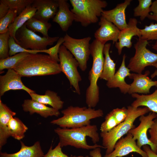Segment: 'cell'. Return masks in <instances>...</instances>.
I'll return each instance as SVG.
<instances>
[{"mask_svg": "<svg viewBox=\"0 0 157 157\" xmlns=\"http://www.w3.org/2000/svg\"><path fill=\"white\" fill-rule=\"evenodd\" d=\"M54 131L58 136L62 147L71 146L88 150L97 147L105 149L96 143L100 138L96 125L90 124L72 128L58 127Z\"/></svg>", "mask_w": 157, "mask_h": 157, "instance_id": "obj_1", "label": "cell"}, {"mask_svg": "<svg viewBox=\"0 0 157 157\" xmlns=\"http://www.w3.org/2000/svg\"><path fill=\"white\" fill-rule=\"evenodd\" d=\"M22 77L55 75L61 72L58 62L48 55L29 53L13 69Z\"/></svg>", "mask_w": 157, "mask_h": 157, "instance_id": "obj_2", "label": "cell"}, {"mask_svg": "<svg viewBox=\"0 0 157 157\" xmlns=\"http://www.w3.org/2000/svg\"><path fill=\"white\" fill-rule=\"evenodd\" d=\"M105 44L95 39L90 44L92 64L89 73L90 85L86 90V103L88 107H95L99 101V90L97 84L102 72L104 61L103 51Z\"/></svg>", "mask_w": 157, "mask_h": 157, "instance_id": "obj_3", "label": "cell"}, {"mask_svg": "<svg viewBox=\"0 0 157 157\" xmlns=\"http://www.w3.org/2000/svg\"><path fill=\"white\" fill-rule=\"evenodd\" d=\"M63 116L51 122L53 124L62 128L80 127L90 124V120L102 117L103 111L101 109L86 107L70 106L61 111Z\"/></svg>", "mask_w": 157, "mask_h": 157, "instance_id": "obj_4", "label": "cell"}, {"mask_svg": "<svg viewBox=\"0 0 157 157\" xmlns=\"http://www.w3.org/2000/svg\"><path fill=\"white\" fill-rule=\"evenodd\" d=\"M127 109L128 115L124 122L109 131L100 133L102 146L106 149V155L110 154L113 151L116 143L123 135L127 134L130 130L135 128L133 124L138 117L150 111L146 107L135 108L129 106H127Z\"/></svg>", "mask_w": 157, "mask_h": 157, "instance_id": "obj_5", "label": "cell"}, {"mask_svg": "<svg viewBox=\"0 0 157 157\" xmlns=\"http://www.w3.org/2000/svg\"><path fill=\"white\" fill-rule=\"evenodd\" d=\"M72 7L71 10L74 16V21L87 27L97 22L101 16L103 9L108 5L107 2L101 0H70Z\"/></svg>", "mask_w": 157, "mask_h": 157, "instance_id": "obj_6", "label": "cell"}, {"mask_svg": "<svg viewBox=\"0 0 157 157\" xmlns=\"http://www.w3.org/2000/svg\"><path fill=\"white\" fill-rule=\"evenodd\" d=\"M15 38L16 43L23 48L36 50L47 49L48 46L53 45L59 38L41 37L28 28L25 24L17 31Z\"/></svg>", "mask_w": 157, "mask_h": 157, "instance_id": "obj_7", "label": "cell"}, {"mask_svg": "<svg viewBox=\"0 0 157 157\" xmlns=\"http://www.w3.org/2000/svg\"><path fill=\"white\" fill-rule=\"evenodd\" d=\"M148 41L139 38L134 45L135 52L131 58L127 67L130 71L142 74L145 68L157 62V54L147 49Z\"/></svg>", "mask_w": 157, "mask_h": 157, "instance_id": "obj_8", "label": "cell"}, {"mask_svg": "<svg viewBox=\"0 0 157 157\" xmlns=\"http://www.w3.org/2000/svg\"><path fill=\"white\" fill-rule=\"evenodd\" d=\"M58 56L61 72L65 74L76 92L80 94L79 83L82 80V78L78 70V67H79L78 62L63 45L59 49Z\"/></svg>", "mask_w": 157, "mask_h": 157, "instance_id": "obj_9", "label": "cell"}, {"mask_svg": "<svg viewBox=\"0 0 157 157\" xmlns=\"http://www.w3.org/2000/svg\"><path fill=\"white\" fill-rule=\"evenodd\" d=\"M63 38L64 41L62 45L77 61L81 70L85 71L87 68V62L90 55V42L91 39V37L76 39L66 33Z\"/></svg>", "mask_w": 157, "mask_h": 157, "instance_id": "obj_10", "label": "cell"}, {"mask_svg": "<svg viewBox=\"0 0 157 157\" xmlns=\"http://www.w3.org/2000/svg\"><path fill=\"white\" fill-rule=\"evenodd\" d=\"M157 118L156 114L153 112L147 116L142 115L139 118L140 123L138 126L129 131L128 133L132 135L133 139L137 140V144L139 148L147 145L153 151H155V146L148 138L147 132L153 124V119Z\"/></svg>", "mask_w": 157, "mask_h": 157, "instance_id": "obj_11", "label": "cell"}, {"mask_svg": "<svg viewBox=\"0 0 157 157\" xmlns=\"http://www.w3.org/2000/svg\"><path fill=\"white\" fill-rule=\"evenodd\" d=\"M132 152L136 153L142 157H148L146 152L138 146L132 135L128 133L125 137H122L117 142L113 151L104 157H123Z\"/></svg>", "mask_w": 157, "mask_h": 157, "instance_id": "obj_12", "label": "cell"}, {"mask_svg": "<svg viewBox=\"0 0 157 157\" xmlns=\"http://www.w3.org/2000/svg\"><path fill=\"white\" fill-rule=\"evenodd\" d=\"M21 76L13 69H9L6 74L0 76V97L10 90H23L29 94L35 92L26 87L21 80Z\"/></svg>", "mask_w": 157, "mask_h": 157, "instance_id": "obj_13", "label": "cell"}, {"mask_svg": "<svg viewBox=\"0 0 157 157\" xmlns=\"http://www.w3.org/2000/svg\"><path fill=\"white\" fill-rule=\"evenodd\" d=\"M137 20L134 18L129 19L127 26L120 31L118 38V41L115 43V47L117 50L119 55L121 54L122 49L124 47L130 48L132 46L131 40L133 37L137 36L141 37L140 29L137 26Z\"/></svg>", "mask_w": 157, "mask_h": 157, "instance_id": "obj_14", "label": "cell"}, {"mask_svg": "<svg viewBox=\"0 0 157 157\" xmlns=\"http://www.w3.org/2000/svg\"><path fill=\"white\" fill-rule=\"evenodd\" d=\"M131 0H125L118 4L114 8L109 10H103L101 16L113 23L120 31L128 26L126 20V9L130 4Z\"/></svg>", "mask_w": 157, "mask_h": 157, "instance_id": "obj_15", "label": "cell"}, {"mask_svg": "<svg viewBox=\"0 0 157 157\" xmlns=\"http://www.w3.org/2000/svg\"><path fill=\"white\" fill-rule=\"evenodd\" d=\"M31 6L37 10L33 17L46 22L54 18L59 6L58 0H34Z\"/></svg>", "mask_w": 157, "mask_h": 157, "instance_id": "obj_16", "label": "cell"}, {"mask_svg": "<svg viewBox=\"0 0 157 157\" xmlns=\"http://www.w3.org/2000/svg\"><path fill=\"white\" fill-rule=\"evenodd\" d=\"M150 74L149 70L145 71L144 74L131 73L129 76L133 79L130 84L128 93L130 94L133 93H142L147 94L150 93V88L153 86L157 87V81H153L148 76Z\"/></svg>", "mask_w": 157, "mask_h": 157, "instance_id": "obj_17", "label": "cell"}, {"mask_svg": "<svg viewBox=\"0 0 157 157\" xmlns=\"http://www.w3.org/2000/svg\"><path fill=\"white\" fill-rule=\"evenodd\" d=\"M99 25L100 27L94 33L95 39L104 44L110 40L117 42L120 30L114 24L101 16Z\"/></svg>", "mask_w": 157, "mask_h": 157, "instance_id": "obj_18", "label": "cell"}, {"mask_svg": "<svg viewBox=\"0 0 157 157\" xmlns=\"http://www.w3.org/2000/svg\"><path fill=\"white\" fill-rule=\"evenodd\" d=\"M126 57V55L124 54L122 57L121 65L118 69L113 78L107 81L106 83L108 88H118L121 92L124 94L128 93L130 88V84H127L125 79L131 74L130 69L125 65Z\"/></svg>", "mask_w": 157, "mask_h": 157, "instance_id": "obj_19", "label": "cell"}, {"mask_svg": "<svg viewBox=\"0 0 157 157\" xmlns=\"http://www.w3.org/2000/svg\"><path fill=\"white\" fill-rule=\"evenodd\" d=\"M58 0V9L53 21L57 23L63 31L66 32L74 21V15L69 9L67 0Z\"/></svg>", "mask_w": 157, "mask_h": 157, "instance_id": "obj_20", "label": "cell"}, {"mask_svg": "<svg viewBox=\"0 0 157 157\" xmlns=\"http://www.w3.org/2000/svg\"><path fill=\"white\" fill-rule=\"evenodd\" d=\"M22 106L24 112H28L31 115L35 113L45 118L53 116L58 117L60 114L59 110L32 99L24 100Z\"/></svg>", "mask_w": 157, "mask_h": 157, "instance_id": "obj_21", "label": "cell"}, {"mask_svg": "<svg viewBox=\"0 0 157 157\" xmlns=\"http://www.w3.org/2000/svg\"><path fill=\"white\" fill-rule=\"evenodd\" d=\"M16 113L12 111L0 99V149L6 143L10 137L8 131L9 122Z\"/></svg>", "mask_w": 157, "mask_h": 157, "instance_id": "obj_22", "label": "cell"}, {"mask_svg": "<svg viewBox=\"0 0 157 157\" xmlns=\"http://www.w3.org/2000/svg\"><path fill=\"white\" fill-rule=\"evenodd\" d=\"M20 144L21 148L18 152L13 154L1 152L0 157H44V153L39 141L30 146L26 145L21 141Z\"/></svg>", "mask_w": 157, "mask_h": 157, "instance_id": "obj_23", "label": "cell"}, {"mask_svg": "<svg viewBox=\"0 0 157 157\" xmlns=\"http://www.w3.org/2000/svg\"><path fill=\"white\" fill-rule=\"evenodd\" d=\"M31 99L44 105H49L52 108L59 110L63 108L64 102L62 101L57 93L53 91L47 90L43 95L35 92L30 94Z\"/></svg>", "mask_w": 157, "mask_h": 157, "instance_id": "obj_24", "label": "cell"}, {"mask_svg": "<svg viewBox=\"0 0 157 157\" xmlns=\"http://www.w3.org/2000/svg\"><path fill=\"white\" fill-rule=\"evenodd\" d=\"M131 95L135 99L131 106L135 108L141 106L147 107L150 111L155 113L157 115V87L155 91L151 94L140 95L133 93Z\"/></svg>", "mask_w": 157, "mask_h": 157, "instance_id": "obj_25", "label": "cell"}, {"mask_svg": "<svg viewBox=\"0 0 157 157\" xmlns=\"http://www.w3.org/2000/svg\"><path fill=\"white\" fill-rule=\"evenodd\" d=\"M36 9L31 5L27 6L20 14L17 15L13 22L8 26L10 36L16 40L15 34L17 31L30 19L33 17Z\"/></svg>", "mask_w": 157, "mask_h": 157, "instance_id": "obj_26", "label": "cell"}, {"mask_svg": "<svg viewBox=\"0 0 157 157\" xmlns=\"http://www.w3.org/2000/svg\"><path fill=\"white\" fill-rule=\"evenodd\" d=\"M110 43H106L104 46L103 53L105 55L103 69L99 78L108 81L111 79L115 72L116 64L111 58L109 50Z\"/></svg>", "mask_w": 157, "mask_h": 157, "instance_id": "obj_27", "label": "cell"}, {"mask_svg": "<svg viewBox=\"0 0 157 157\" xmlns=\"http://www.w3.org/2000/svg\"><path fill=\"white\" fill-rule=\"evenodd\" d=\"M28 128L19 118L12 117L8 126L9 135L15 139L20 140L25 137V133Z\"/></svg>", "mask_w": 157, "mask_h": 157, "instance_id": "obj_28", "label": "cell"}, {"mask_svg": "<svg viewBox=\"0 0 157 157\" xmlns=\"http://www.w3.org/2000/svg\"><path fill=\"white\" fill-rule=\"evenodd\" d=\"M25 24L26 27L33 32L40 33L43 35V37H49L48 31L51 26V24L50 23L33 17L28 20Z\"/></svg>", "mask_w": 157, "mask_h": 157, "instance_id": "obj_29", "label": "cell"}, {"mask_svg": "<svg viewBox=\"0 0 157 157\" xmlns=\"http://www.w3.org/2000/svg\"><path fill=\"white\" fill-rule=\"evenodd\" d=\"M29 54L22 52L17 53L7 58L0 60V70L5 69H13L17 65Z\"/></svg>", "mask_w": 157, "mask_h": 157, "instance_id": "obj_30", "label": "cell"}, {"mask_svg": "<svg viewBox=\"0 0 157 157\" xmlns=\"http://www.w3.org/2000/svg\"><path fill=\"white\" fill-rule=\"evenodd\" d=\"M138 4L133 9L134 17H140L143 21L147 17L150 12V7L152 3L151 0H138Z\"/></svg>", "mask_w": 157, "mask_h": 157, "instance_id": "obj_31", "label": "cell"}, {"mask_svg": "<svg viewBox=\"0 0 157 157\" xmlns=\"http://www.w3.org/2000/svg\"><path fill=\"white\" fill-rule=\"evenodd\" d=\"M0 1L7 5L10 9L16 10L18 15L27 6L31 5L34 0H1Z\"/></svg>", "mask_w": 157, "mask_h": 157, "instance_id": "obj_32", "label": "cell"}, {"mask_svg": "<svg viewBox=\"0 0 157 157\" xmlns=\"http://www.w3.org/2000/svg\"><path fill=\"white\" fill-rule=\"evenodd\" d=\"M142 39L146 40H157V24L152 23L144 28L140 29Z\"/></svg>", "mask_w": 157, "mask_h": 157, "instance_id": "obj_33", "label": "cell"}, {"mask_svg": "<svg viewBox=\"0 0 157 157\" xmlns=\"http://www.w3.org/2000/svg\"><path fill=\"white\" fill-rule=\"evenodd\" d=\"M17 16L16 10L10 9L7 14L0 19V34L8 31L9 26L13 22Z\"/></svg>", "mask_w": 157, "mask_h": 157, "instance_id": "obj_34", "label": "cell"}, {"mask_svg": "<svg viewBox=\"0 0 157 157\" xmlns=\"http://www.w3.org/2000/svg\"><path fill=\"white\" fill-rule=\"evenodd\" d=\"M8 44L9 48V55L10 56H13L17 53L22 52L28 53H37L42 52L41 50H32L25 49L17 44L14 38L10 37Z\"/></svg>", "mask_w": 157, "mask_h": 157, "instance_id": "obj_35", "label": "cell"}, {"mask_svg": "<svg viewBox=\"0 0 157 157\" xmlns=\"http://www.w3.org/2000/svg\"><path fill=\"white\" fill-rule=\"evenodd\" d=\"M10 37L9 31L4 33L0 34V59H4L9 57L8 41Z\"/></svg>", "mask_w": 157, "mask_h": 157, "instance_id": "obj_36", "label": "cell"}, {"mask_svg": "<svg viewBox=\"0 0 157 157\" xmlns=\"http://www.w3.org/2000/svg\"><path fill=\"white\" fill-rule=\"evenodd\" d=\"M105 119L101 126V132L109 131L118 125L112 111L106 116Z\"/></svg>", "mask_w": 157, "mask_h": 157, "instance_id": "obj_37", "label": "cell"}, {"mask_svg": "<svg viewBox=\"0 0 157 157\" xmlns=\"http://www.w3.org/2000/svg\"><path fill=\"white\" fill-rule=\"evenodd\" d=\"M63 37H60L54 46L48 49L42 50V52L47 53L52 58L59 62L58 52L60 46L64 42Z\"/></svg>", "mask_w": 157, "mask_h": 157, "instance_id": "obj_38", "label": "cell"}, {"mask_svg": "<svg viewBox=\"0 0 157 157\" xmlns=\"http://www.w3.org/2000/svg\"><path fill=\"white\" fill-rule=\"evenodd\" d=\"M62 147L60 142L54 149L51 145L47 153L44 155V157H72L69 156L62 151Z\"/></svg>", "mask_w": 157, "mask_h": 157, "instance_id": "obj_39", "label": "cell"}, {"mask_svg": "<svg viewBox=\"0 0 157 157\" xmlns=\"http://www.w3.org/2000/svg\"><path fill=\"white\" fill-rule=\"evenodd\" d=\"M112 111L118 124L124 122L127 117L128 110L124 107L115 108Z\"/></svg>", "mask_w": 157, "mask_h": 157, "instance_id": "obj_40", "label": "cell"}, {"mask_svg": "<svg viewBox=\"0 0 157 157\" xmlns=\"http://www.w3.org/2000/svg\"><path fill=\"white\" fill-rule=\"evenodd\" d=\"M148 132L150 135L149 139L154 145L155 147L154 151L157 154V119L154 120V122L151 128L149 129Z\"/></svg>", "mask_w": 157, "mask_h": 157, "instance_id": "obj_41", "label": "cell"}, {"mask_svg": "<svg viewBox=\"0 0 157 157\" xmlns=\"http://www.w3.org/2000/svg\"><path fill=\"white\" fill-rule=\"evenodd\" d=\"M150 12L152 13L149 14L147 17L151 20H153L157 22V0L152 3L150 7Z\"/></svg>", "mask_w": 157, "mask_h": 157, "instance_id": "obj_42", "label": "cell"}, {"mask_svg": "<svg viewBox=\"0 0 157 157\" xmlns=\"http://www.w3.org/2000/svg\"><path fill=\"white\" fill-rule=\"evenodd\" d=\"M10 9L7 5L0 1V19L7 14Z\"/></svg>", "mask_w": 157, "mask_h": 157, "instance_id": "obj_43", "label": "cell"}, {"mask_svg": "<svg viewBox=\"0 0 157 157\" xmlns=\"http://www.w3.org/2000/svg\"><path fill=\"white\" fill-rule=\"evenodd\" d=\"M142 147L143 150L147 154L148 157H157V154L151 149L149 145H145Z\"/></svg>", "mask_w": 157, "mask_h": 157, "instance_id": "obj_44", "label": "cell"}, {"mask_svg": "<svg viewBox=\"0 0 157 157\" xmlns=\"http://www.w3.org/2000/svg\"><path fill=\"white\" fill-rule=\"evenodd\" d=\"M101 151L100 148H96L90 151V156L91 157H102Z\"/></svg>", "mask_w": 157, "mask_h": 157, "instance_id": "obj_45", "label": "cell"}, {"mask_svg": "<svg viewBox=\"0 0 157 157\" xmlns=\"http://www.w3.org/2000/svg\"><path fill=\"white\" fill-rule=\"evenodd\" d=\"M152 66L155 67L156 69L154 72L151 75V79L155 76L157 77V62L153 65Z\"/></svg>", "mask_w": 157, "mask_h": 157, "instance_id": "obj_46", "label": "cell"}, {"mask_svg": "<svg viewBox=\"0 0 157 157\" xmlns=\"http://www.w3.org/2000/svg\"><path fill=\"white\" fill-rule=\"evenodd\" d=\"M152 48L153 49L157 51V40L156 41L155 43L152 45Z\"/></svg>", "mask_w": 157, "mask_h": 157, "instance_id": "obj_47", "label": "cell"}, {"mask_svg": "<svg viewBox=\"0 0 157 157\" xmlns=\"http://www.w3.org/2000/svg\"><path fill=\"white\" fill-rule=\"evenodd\" d=\"M72 157H84L82 156H72ZM85 157H91L90 156H85Z\"/></svg>", "mask_w": 157, "mask_h": 157, "instance_id": "obj_48", "label": "cell"}]
</instances>
